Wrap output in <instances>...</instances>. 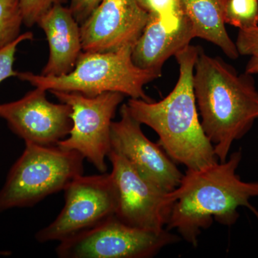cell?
Wrapping results in <instances>:
<instances>
[{"label":"cell","instance_id":"cell-6","mask_svg":"<svg viewBox=\"0 0 258 258\" xmlns=\"http://www.w3.org/2000/svg\"><path fill=\"white\" fill-rule=\"evenodd\" d=\"M179 238L165 229L157 232L132 227L113 215L60 241L55 251L60 258H150Z\"/></svg>","mask_w":258,"mask_h":258},{"label":"cell","instance_id":"cell-10","mask_svg":"<svg viewBox=\"0 0 258 258\" xmlns=\"http://www.w3.org/2000/svg\"><path fill=\"white\" fill-rule=\"evenodd\" d=\"M46 91L35 88L20 99L0 104V118L25 143L56 146L72 128L71 106L49 101Z\"/></svg>","mask_w":258,"mask_h":258},{"label":"cell","instance_id":"cell-14","mask_svg":"<svg viewBox=\"0 0 258 258\" xmlns=\"http://www.w3.org/2000/svg\"><path fill=\"white\" fill-rule=\"evenodd\" d=\"M37 25L45 32L50 50L40 75L58 77L71 73L83 52L80 24L72 11L62 4L54 5Z\"/></svg>","mask_w":258,"mask_h":258},{"label":"cell","instance_id":"cell-5","mask_svg":"<svg viewBox=\"0 0 258 258\" xmlns=\"http://www.w3.org/2000/svg\"><path fill=\"white\" fill-rule=\"evenodd\" d=\"M84 159L79 152L57 145L25 143L0 189V212L30 208L62 191L74 178L83 174Z\"/></svg>","mask_w":258,"mask_h":258},{"label":"cell","instance_id":"cell-13","mask_svg":"<svg viewBox=\"0 0 258 258\" xmlns=\"http://www.w3.org/2000/svg\"><path fill=\"white\" fill-rule=\"evenodd\" d=\"M193 38L191 24L184 15L176 20H166L150 13L132 49V60L140 69L161 74L166 61L189 45Z\"/></svg>","mask_w":258,"mask_h":258},{"label":"cell","instance_id":"cell-16","mask_svg":"<svg viewBox=\"0 0 258 258\" xmlns=\"http://www.w3.org/2000/svg\"><path fill=\"white\" fill-rule=\"evenodd\" d=\"M23 24L20 0H0V49L20 36Z\"/></svg>","mask_w":258,"mask_h":258},{"label":"cell","instance_id":"cell-17","mask_svg":"<svg viewBox=\"0 0 258 258\" xmlns=\"http://www.w3.org/2000/svg\"><path fill=\"white\" fill-rule=\"evenodd\" d=\"M258 0H225L226 24L240 30L258 26Z\"/></svg>","mask_w":258,"mask_h":258},{"label":"cell","instance_id":"cell-20","mask_svg":"<svg viewBox=\"0 0 258 258\" xmlns=\"http://www.w3.org/2000/svg\"><path fill=\"white\" fill-rule=\"evenodd\" d=\"M235 44L240 55L258 57V26L240 30Z\"/></svg>","mask_w":258,"mask_h":258},{"label":"cell","instance_id":"cell-12","mask_svg":"<svg viewBox=\"0 0 258 258\" xmlns=\"http://www.w3.org/2000/svg\"><path fill=\"white\" fill-rule=\"evenodd\" d=\"M120 118L112 122L111 150L119 153L144 176L166 191L179 186L183 174L175 162L159 144L149 140L142 132L127 104L120 108Z\"/></svg>","mask_w":258,"mask_h":258},{"label":"cell","instance_id":"cell-8","mask_svg":"<svg viewBox=\"0 0 258 258\" xmlns=\"http://www.w3.org/2000/svg\"><path fill=\"white\" fill-rule=\"evenodd\" d=\"M64 205L50 225L37 232L40 243L62 241L113 216L118 193L111 173L76 176L63 190Z\"/></svg>","mask_w":258,"mask_h":258},{"label":"cell","instance_id":"cell-4","mask_svg":"<svg viewBox=\"0 0 258 258\" xmlns=\"http://www.w3.org/2000/svg\"><path fill=\"white\" fill-rule=\"evenodd\" d=\"M133 47L115 52L83 51L74 69L58 77L18 72L17 78L45 91L78 92L88 96L117 92L131 98L152 101L144 86L161 77V74L137 67L132 60Z\"/></svg>","mask_w":258,"mask_h":258},{"label":"cell","instance_id":"cell-22","mask_svg":"<svg viewBox=\"0 0 258 258\" xmlns=\"http://www.w3.org/2000/svg\"><path fill=\"white\" fill-rule=\"evenodd\" d=\"M245 73L251 75L258 74V57H251L246 66Z\"/></svg>","mask_w":258,"mask_h":258},{"label":"cell","instance_id":"cell-21","mask_svg":"<svg viewBox=\"0 0 258 258\" xmlns=\"http://www.w3.org/2000/svg\"><path fill=\"white\" fill-rule=\"evenodd\" d=\"M101 0H71L70 9L81 25L96 9Z\"/></svg>","mask_w":258,"mask_h":258},{"label":"cell","instance_id":"cell-15","mask_svg":"<svg viewBox=\"0 0 258 258\" xmlns=\"http://www.w3.org/2000/svg\"><path fill=\"white\" fill-rule=\"evenodd\" d=\"M225 0H180L181 13L195 35L215 44L227 57L236 60L240 54L225 28Z\"/></svg>","mask_w":258,"mask_h":258},{"label":"cell","instance_id":"cell-3","mask_svg":"<svg viewBox=\"0 0 258 258\" xmlns=\"http://www.w3.org/2000/svg\"><path fill=\"white\" fill-rule=\"evenodd\" d=\"M199 50L200 47L189 45L174 56L179 66V79L164 99L154 102L131 98L126 103L136 120L158 134V144L167 155L189 170L219 161L202 127L194 92V70Z\"/></svg>","mask_w":258,"mask_h":258},{"label":"cell","instance_id":"cell-2","mask_svg":"<svg viewBox=\"0 0 258 258\" xmlns=\"http://www.w3.org/2000/svg\"><path fill=\"white\" fill-rule=\"evenodd\" d=\"M193 87L202 127L218 161L224 162L232 144L243 138L258 119V91L252 75L239 74L220 57L200 48Z\"/></svg>","mask_w":258,"mask_h":258},{"label":"cell","instance_id":"cell-23","mask_svg":"<svg viewBox=\"0 0 258 258\" xmlns=\"http://www.w3.org/2000/svg\"><path fill=\"white\" fill-rule=\"evenodd\" d=\"M10 254V252L8 251H0V255H9Z\"/></svg>","mask_w":258,"mask_h":258},{"label":"cell","instance_id":"cell-11","mask_svg":"<svg viewBox=\"0 0 258 258\" xmlns=\"http://www.w3.org/2000/svg\"><path fill=\"white\" fill-rule=\"evenodd\" d=\"M149 17L138 0H101L80 25L83 52H115L134 46Z\"/></svg>","mask_w":258,"mask_h":258},{"label":"cell","instance_id":"cell-1","mask_svg":"<svg viewBox=\"0 0 258 258\" xmlns=\"http://www.w3.org/2000/svg\"><path fill=\"white\" fill-rule=\"evenodd\" d=\"M242 159L240 149L224 162L187 169L171 191L174 203L166 230H176L195 247L202 230L209 228L213 220L228 227L235 224L241 207L248 208L258 220V210L249 202L258 198V181H244L237 174Z\"/></svg>","mask_w":258,"mask_h":258},{"label":"cell","instance_id":"cell-9","mask_svg":"<svg viewBox=\"0 0 258 258\" xmlns=\"http://www.w3.org/2000/svg\"><path fill=\"white\" fill-rule=\"evenodd\" d=\"M108 158L118 193L115 217L137 228L164 230L174 203L171 191L144 178L119 153L111 150Z\"/></svg>","mask_w":258,"mask_h":258},{"label":"cell","instance_id":"cell-18","mask_svg":"<svg viewBox=\"0 0 258 258\" xmlns=\"http://www.w3.org/2000/svg\"><path fill=\"white\" fill-rule=\"evenodd\" d=\"M33 38L34 35L31 32H25L15 41L0 49V83L9 78L18 76V72L13 69L18 46L21 42L32 40Z\"/></svg>","mask_w":258,"mask_h":258},{"label":"cell","instance_id":"cell-7","mask_svg":"<svg viewBox=\"0 0 258 258\" xmlns=\"http://www.w3.org/2000/svg\"><path fill=\"white\" fill-rule=\"evenodd\" d=\"M50 92L72 109V128L57 146L64 150L79 152L99 172H106V159L111 149L112 120L124 95L106 92L88 96L78 92Z\"/></svg>","mask_w":258,"mask_h":258},{"label":"cell","instance_id":"cell-19","mask_svg":"<svg viewBox=\"0 0 258 258\" xmlns=\"http://www.w3.org/2000/svg\"><path fill=\"white\" fill-rule=\"evenodd\" d=\"M64 2V0H20L24 25L28 28L37 25L39 19L47 10Z\"/></svg>","mask_w":258,"mask_h":258}]
</instances>
